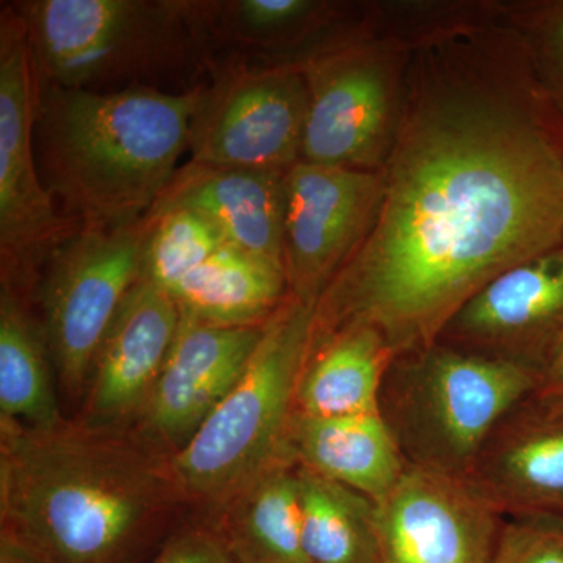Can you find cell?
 <instances>
[{
    "mask_svg": "<svg viewBox=\"0 0 563 563\" xmlns=\"http://www.w3.org/2000/svg\"><path fill=\"white\" fill-rule=\"evenodd\" d=\"M285 173L190 162L152 210L198 211L225 242L284 268Z\"/></svg>",
    "mask_w": 563,
    "mask_h": 563,
    "instance_id": "obj_17",
    "label": "cell"
},
{
    "mask_svg": "<svg viewBox=\"0 0 563 563\" xmlns=\"http://www.w3.org/2000/svg\"><path fill=\"white\" fill-rule=\"evenodd\" d=\"M309 88L291 70L242 73L202 92L191 124V163L287 172L301 162Z\"/></svg>",
    "mask_w": 563,
    "mask_h": 563,
    "instance_id": "obj_11",
    "label": "cell"
},
{
    "mask_svg": "<svg viewBox=\"0 0 563 563\" xmlns=\"http://www.w3.org/2000/svg\"><path fill=\"white\" fill-rule=\"evenodd\" d=\"M563 339V246L506 273L455 314L440 342L539 374Z\"/></svg>",
    "mask_w": 563,
    "mask_h": 563,
    "instance_id": "obj_13",
    "label": "cell"
},
{
    "mask_svg": "<svg viewBox=\"0 0 563 563\" xmlns=\"http://www.w3.org/2000/svg\"><path fill=\"white\" fill-rule=\"evenodd\" d=\"M544 90L563 120V3L548 7L542 21Z\"/></svg>",
    "mask_w": 563,
    "mask_h": 563,
    "instance_id": "obj_27",
    "label": "cell"
},
{
    "mask_svg": "<svg viewBox=\"0 0 563 563\" xmlns=\"http://www.w3.org/2000/svg\"><path fill=\"white\" fill-rule=\"evenodd\" d=\"M314 309L288 296L263 324L242 377L190 442L172 455L185 506L209 514L274 466L296 463L290 433Z\"/></svg>",
    "mask_w": 563,
    "mask_h": 563,
    "instance_id": "obj_4",
    "label": "cell"
},
{
    "mask_svg": "<svg viewBox=\"0 0 563 563\" xmlns=\"http://www.w3.org/2000/svg\"><path fill=\"white\" fill-rule=\"evenodd\" d=\"M561 246L563 157L542 125L495 102L442 103L404 132L313 335L363 325L396 357L428 350L485 285Z\"/></svg>",
    "mask_w": 563,
    "mask_h": 563,
    "instance_id": "obj_1",
    "label": "cell"
},
{
    "mask_svg": "<svg viewBox=\"0 0 563 563\" xmlns=\"http://www.w3.org/2000/svg\"><path fill=\"white\" fill-rule=\"evenodd\" d=\"M185 506L133 429L0 422V540L32 563H140Z\"/></svg>",
    "mask_w": 563,
    "mask_h": 563,
    "instance_id": "obj_2",
    "label": "cell"
},
{
    "mask_svg": "<svg viewBox=\"0 0 563 563\" xmlns=\"http://www.w3.org/2000/svg\"><path fill=\"white\" fill-rule=\"evenodd\" d=\"M395 358L379 333L363 325L313 335L296 395L298 412L320 418L380 412L385 374Z\"/></svg>",
    "mask_w": 563,
    "mask_h": 563,
    "instance_id": "obj_20",
    "label": "cell"
},
{
    "mask_svg": "<svg viewBox=\"0 0 563 563\" xmlns=\"http://www.w3.org/2000/svg\"><path fill=\"white\" fill-rule=\"evenodd\" d=\"M0 563H32L13 544L0 540Z\"/></svg>",
    "mask_w": 563,
    "mask_h": 563,
    "instance_id": "obj_29",
    "label": "cell"
},
{
    "mask_svg": "<svg viewBox=\"0 0 563 563\" xmlns=\"http://www.w3.org/2000/svg\"><path fill=\"white\" fill-rule=\"evenodd\" d=\"M40 85L110 91L188 57L203 32L191 3L35 0L16 7Z\"/></svg>",
    "mask_w": 563,
    "mask_h": 563,
    "instance_id": "obj_6",
    "label": "cell"
},
{
    "mask_svg": "<svg viewBox=\"0 0 563 563\" xmlns=\"http://www.w3.org/2000/svg\"><path fill=\"white\" fill-rule=\"evenodd\" d=\"M263 324L214 325L180 313L172 350L133 431L169 457L179 453L242 377Z\"/></svg>",
    "mask_w": 563,
    "mask_h": 563,
    "instance_id": "obj_12",
    "label": "cell"
},
{
    "mask_svg": "<svg viewBox=\"0 0 563 563\" xmlns=\"http://www.w3.org/2000/svg\"><path fill=\"white\" fill-rule=\"evenodd\" d=\"M537 384L539 374L523 365L439 342L391 362L379 410L409 465L468 476Z\"/></svg>",
    "mask_w": 563,
    "mask_h": 563,
    "instance_id": "obj_5",
    "label": "cell"
},
{
    "mask_svg": "<svg viewBox=\"0 0 563 563\" xmlns=\"http://www.w3.org/2000/svg\"><path fill=\"white\" fill-rule=\"evenodd\" d=\"M290 448L299 466L373 503L398 484L409 465L380 412L333 418L296 412Z\"/></svg>",
    "mask_w": 563,
    "mask_h": 563,
    "instance_id": "obj_18",
    "label": "cell"
},
{
    "mask_svg": "<svg viewBox=\"0 0 563 563\" xmlns=\"http://www.w3.org/2000/svg\"><path fill=\"white\" fill-rule=\"evenodd\" d=\"M180 324L176 301L140 279L110 322L92 361L79 420L132 429L172 350Z\"/></svg>",
    "mask_w": 563,
    "mask_h": 563,
    "instance_id": "obj_14",
    "label": "cell"
},
{
    "mask_svg": "<svg viewBox=\"0 0 563 563\" xmlns=\"http://www.w3.org/2000/svg\"><path fill=\"white\" fill-rule=\"evenodd\" d=\"M146 220L77 229L44 262L41 329L62 391L84 401L92 361L114 314L141 279Z\"/></svg>",
    "mask_w": 563,
    "mask_h": 563,
    "instance_id": "obj_7",
    "label": "cell"
},
{
    "mask_svg": "<svg viewBox=\"0 0 563 563\" xmlns=\"http://www.w3.org/2000/svg\"><path fill=\"white\" fill-rule=\"evenodd\" d=\"M307 563H377L374 503L298 465Z\"/></svg>",
    "mask_w": 563,
    "mask_h": 563,
    "instance_id": "obj_23",
    "label": "cell"
},
{
    "mask_svg": "<svg viewBox=\"0 0 563 563\" xmlns=\"http://www.w3.org/2000/svg\"><path fill=\"white\" fill-rule=\"evenodd\" d=\"M169 296L181 314L214 325H261L290 296L280 265L224 244Z\"/></svg>",
    "mask_w": 563,
    "mask_h": 563,
    "instance_id": "obj_21",
    "label": "cell"
},
{
    "mask_svg": "<svg viewBox=\"0 0 563 563\" xmlns=\"http://www.w3.org/2000/svg\"><path fill=\"white\" fill-rule=\"evenodd\" d=\"M468 477L506 518L563 521V404L533 395L518 404Z\"/></svg>",
    "mask_w": 563,
    "mask_h": 563,
    "instance_id": "obj_15",
    "label": "cell"
},
{
    "mask_svg": "<svg viewBox=\"0 0 563 563\" xmlns=\"http://www.w3.org/2000/svg\"><path fill=\"white\" fill-rule=\"evenodd\" d=\"M506 520L468 476L407 465L374 503L377 563H492Z\"/></svg>",
    "mask_w": 563,
    "mask_h": 563,
    "instance_id": "obj_9",
    "label": "cell"
},
{
    "mask_svg": "<svg viewBox=\"0 0 563 563\" xmlns=\"http://www.w3.org/2000/svg\"><path fill=\"white\" fill-rule=\"evenodd\" d=\"M38 79L16 7L0 16V252L2 280L24 287L77 229L58 214L35 154Z\"/></svg>",
    "mask_w": 563,
    "mask_h": 563,
    "instance_id": "obj_8",
    "label": "cell"
},
{
    "mask_svg": "<svg viewBox=\"0 0 563 563\" xmlns=\"http://www.w3.org/2000/svg\"><path fill=\"white\" fill-rule=\"evenodd\" d=\"M202 90H68L38 84L41 179L76 229H121L147 217L190 144Z\"/></svg>",
    "mask_w": 563,
    "mask_h": 563,
    "instance_id": "obj_3",
    "label": "cell"
},
{
    "mask_svg": "<svg viewBox=\"0 0 563 563\" xmlns=\"http://www.w3.org/2000/svg\"><path fill=\"white\" fill-rule=\"evenodd\" d=\"M533 396L542 401L563 404V339L540 368Z\"/></svg>",
    "mask_w": 563,
    "mask_h": 563,
    "instance_id": "obj_28",
    "label": "cell"
},
{
    "mask_svg": "<svg viewBox=\"0 0 563 563\" xmlns=\"http://www.w3.org/2000/svg\"><path fill=\"white\" fill-rule=\"evenodd\" d=\"M309 80L301 161L351 169L372 163L390 110L383 70L335 58L314 66Z\"/></svg>",
    "mask_w": 563,
    "mask_h": 563,
    "instance_id": "obj_16",
    "label": "cell"
},
{
    "mask_svg": "<svg viewBox=\"0 0 563 563\" xmlns=\"http://www.w3.org/2000/svg\"><path fill=\"white\" fill-rule=\"evenodd\" d=\"M383 190L365 169L302 161L287 169L284 268L292 298L317 307L372 228Z\"/></svg>",
    "mask_w": 563,
    "mask_h": 563,
    "instance_id": "obj_10",
    "label": "cell"
},
{
    "mask_svg": "<svg viewBox=\"0 0 563 563\" xmlns=\"http://www.w3.org/2000/svg\"><path fill=\"white\" fill-rule=\"evenodd\" d=\"M143 243L141 279L172 292L188 274L217 254L225 242L221 232L198 211L151 210Z\"/></svg>",
    "mask_w": 563,
    "mask_h": 563,
    "instance_id": "obj_24",
    "label": "cell"
},
{
    "mask_svg": "<svg viewBox=\"0 0 563 563\" xmlns=\"http://www.w3.org/2000/svg\"><path fill=\"white\" fill-rule=\"evenodd\" d=\"M150 563H235L206 525H187L163 540Z\"/></svg>",
    "mask_w": 563,
    "mask_h": 563,
    "instance_id": "obj_26",
    "label": "cell"
},
{
    "mask_svg": "<svg viewBox=\"0 0 563 563\" xmlns=\"http://www.w3.org/2000/svg\"><path fill=\"white\" fill-rule=\"evenodd\" d=\"M492 563H563V521L507 518Z\"/></svg>",
    "mask_w": 563,
    "mask_h": 563,
    "instance_id": "obj_25",
    "label": "cell"
},
{
    "mask_svg": "<svg viewBox=\"0 0 563 563\" xmlns=\"http://www.w3.org/2000/svg\"><path fill=\"white\" fill-rule=\"evenodd\" d=\"M20 290L11 282L2 280L0 422L47 429L65 418L52 384V361L43 329L29 312Z\"/></svg>",
    "mask_w": 563,
    "mask_h": 563,
    "instance_id": "obj_22",
    "label": "cell"
},
{
    "mask_svg": "<svg viewBox=\"0 0 563 563\" xmlns=\"http://www.w3.org/2000/svg\"><path fill=\"white\" fill-rule=\"evenodd\" d=\"M201 518L235 563H307L298 463L274 466Z\"/></svg>",
    "mask_w": 563,
    "mask_h": 563,
    "instance_id": "obj_19",
    "label": "cell"
}]
</instances>
